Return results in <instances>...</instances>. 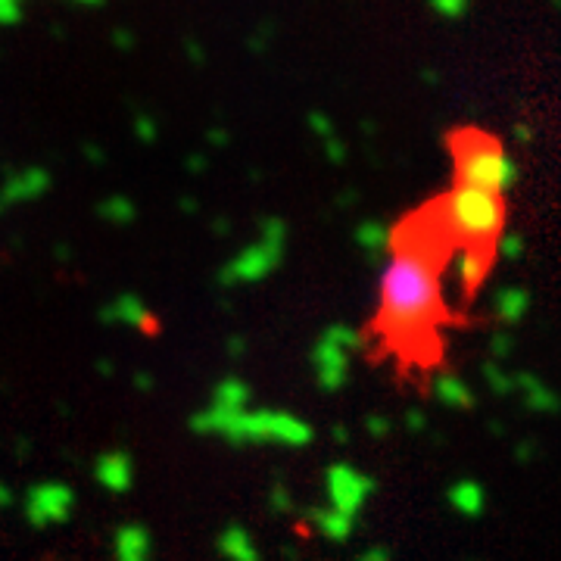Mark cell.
Masks as SVG:
<instances>
[{"label": "cell", "mask_w": 561, "mask_h": 561, "mask_svg": "<svg viewBox=\"0 0 561 561\" xmlns=\"http://www.w3.org/2000/svg\"><path fill=\"white\" fill-rule=\"evenodd\" d=\"M430 213V209H428ZM452 240L434 213L394 234V259L381 278L377 328L403 349H421L440 324V266Z\"/></svg>", "instance_id": "cell-1"}, {"label": "cell", "mask_w": 561, "mask_h": 561, "mask_svg": "<svg viewBox=\"0 0 561 561\" xmlns=\"http://www.w3.org/2000/svg\"><path fill=\"white\" fill-rule=\"evenodd\" d=\"M434 219L440 222L446 238L462 247L496 249V240L505 228V203L496 194L477 191V187L452 185L449 194L430 206Z\"/></svg>", "instance_id": "cell-2"}, {"label": "cell", "mask_w": 561, "mask_h": 561, "mask_svg": "<svg viewBox=\"0 0 561 561\" xmlns=\"http://www.w3.org/2000/svg\"><path fill=\"white\" fill-rule=\"evenodd\" d=\"M452 168L456 185L502 197L515 185V162L499 140L486 134H458L452 140Z\"/></svg>", "instance_id": "cell-3"}, {"label": "cell", "mask_w": 561, "mask_h": 561, "mask_svg": "<svg viewBox=\"0 0 561 561\" xmlns=\"http://www.w3.org/2000/svg\"><path fill=\"white\" fill-rule=\"evenodd\" d=\"M209 421L215 430L228 434L231 440L243 443H306L309 440V428L300 424L296 418L287 415H272V412H262V415H243L238 409H215L209 412Z\"/></svg>", "instance_id": "cell-4"}, {"label": "cell", "mask_w": 561, "mask_h": 561, "mask_svg": "<svg viewBox=\"0 0 561 561\" xmlns=\"http://www.w3.org/2000/svg\"><path fill=\"white\" fill-rule=\"evenodd\" d=\"M365 490H368V481L359 477V475H353V471L337 468L334 475H330V496H334V509L340 511L347 521H349V515L359 509Z\"/></svg>", "instance_id": "cell-5"}, {"label": "cell", "mask_w": 561, "mask_h": 561, "mask_svg": "<svg viewBox=\"0 0 561 561\" xmlns=\"http://www.w3.org/2000/svg\"><path fill=\"white\" fill-rule=\"evenodd\" d=\"M47 187V172L44 168H25V172H19V175H13L10 181L4 185V197L6 203H13V200H32V197H38L41 191Z\"/></svg>", "instance_id": "cell-6"}, {"label": "cell", "mask_w": 561, "mask_h": 561, "mask_svg": "<svg viewBox=\"0 0 561 561\" xmlns=\"http://www.w3.org/2000/svg\"><path fill=\"white\" fill-rule=\"evenodd\" d=\"M490 262H493V249H484V247H462V262H458V268H462V281L468 290H475L477 284L486 272H490Z\"/></svg>", "instance_id": "cell-7"}, {"label": "cell", "mask_w": 561, "mask_h": 561, "mask_svg": "<svg viewBox=\"0 0 561 561\" xmlns=\"http://www.w3.org/2000/svg\"><path fill=\"white\" fill-rule=\"evenodd\" d=\"M128 477H131V465H128V458L119 456V452L100 462V481L106 486H113V490H125Z\"/></svg>", "instance_id": "cell-8"}, {"label": "cell", "mask_w": 561, "mask_h": 561, "mask_svg": "<svg viewBox=\"0 0 561 561\" xmlns=\"http://www.w3.org/2000/svg\"><path fill=\"white\" fill-rule=\"evenodd\" d=\"M428 6L434 16L443 19V23H458V19L468 16L471 0H428Z\"/></svg>", "instance_id": "cell-9"}, {"label": "cell", "mask_w": 561, "mask_h": 561, "mask_svg": "<svg viewBox=\"0 0 561 561\" xmlns=\"http://www.w3.org/2000/svg\"><path fill=\"white\" fill-rule=\"evenodd\" d=\"M25 16V0H0V29H13Z\"/></svg>", "instance_id": "cell-10"}, {"label": "cell", "mask_w": 561, "mask_h": 561, "mask_svg": "<svg viewBox=\"0 0 561 561\" xmlns=\"http://www.w3.org/2000/svg\"><path fill=\"white\" fill-rule=\"evenodd\" d=\"M113 44H116L119 50H134V47H138V35H131L128 29H116L113 32Z\"/></svg>", "instance_id": "cell-11"}, {"label": "cell", "mask_w": 561, "mask_h": 561, "mask_svg": "<svg viewBox=\"0 0 561 561\" xmlns=\"http://www.w3.org/2000/svg\"><path fill=\"white\" fill-rule=\"evenodd\" d=\"M69 4H76V6H104L106 0H69Z\"/></svg>", "instance_id": "cell-12"}]
</instances>
